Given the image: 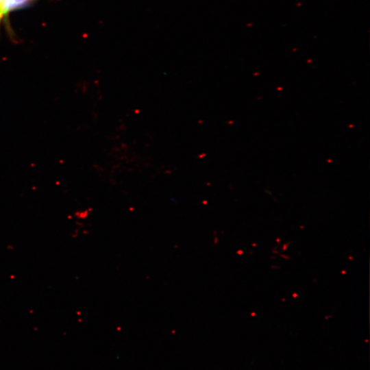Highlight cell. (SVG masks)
<instances>
[{
    "label": "cell",
    "instance_id": "6da1fadb",
    "mask_svg": "<svg viewBox=\"0 0 370 370\" xmlns=\"http://www.w3.org/2000/svg\"><path fill=\"white\" fill-rule=\"evenodd\" d=\"M38 0H6L4 7L5 27L4 31L12 41L16 38L14 30L10 25V15L12 12L24 9L34 5Z\"/></svg>",
    "mask_w": 370,
    "mask_h": 370
},
{
    "label": "cell",
    "instance_id": "7a4b0ae2",
    "mask_svg": "<svg viewBox=\"0 0 370 370\" xmlns=\"http://www.w3.org/2000/svg\"><path fill=\"white\" fill-rule=\"evenodd\" d=\"M6 0H0V28L5 27L4 7Z\"/></svg>",
    "mask_w": 370,
    "mask_h": 370
}]
</instances>
